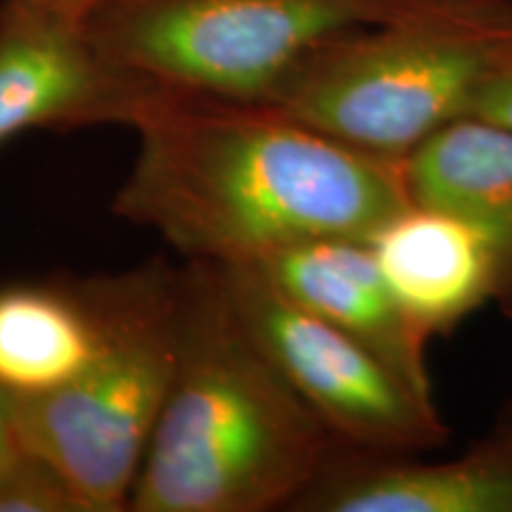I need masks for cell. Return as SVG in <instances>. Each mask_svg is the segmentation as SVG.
Instances as JSON below:
<instances>
[{
    "label": "cell",
    "instance_id": "cell-1",
    "mask_svg": "<svg viewBox=\"0 0 512 512\" xmlns=\"http://www.w3.org/2000/svg\"><path fill=\"white\" fill-rule=\"evenodd\" d=\"M112 211L195 264L252 266L309 240H368L411 204L403 159L356 150L259 100L162 88Z\"/></svg>",
    "mask_w": 512,
    "mask_h": 512
},
{
    "label": "cell",
    "instance_id": "cell-2",
    "mask_svg": "<svg viewBox=\"0 0 512 512\" xmlns=\"http://www.w3.org/2000/svg\"><path fill=\"white\" fill-rule=\"evenodd\" d=\"M344 451L249 335L219 266L188 261L174 380L128 510H292Z\"/></svg>",
    "mask_w": 512,
    "mask_h": 512
},
{
    "label": "cell",
    "instance_id": "cell-3",
    "mask_svg": "<svg viewBox=\"0 0 512 512\" xmlns=\"http://www.w3.org/2000/svg\"><path fill=\"white\" fill-rule=\"evenodd\" d=\"M510 46L512 0H434L323 43L264 102L356 150L406 159L470 117Z\"/></svg>",
    "mask_w": 512,
    "mask_h": 512
},
{
    "label": "cell",
    "instance_id": "cell-4",
    "mask_svg": "<svg viewBox=\"0 0 512 512\" xmlns=\"http://www.w3.org/2000/svg\"><path fill=\"white\" fill-rule=\"evenodd\" d=\"M74 283L95 323L93 354L55 392L12 396L15 430L88 510L124 512L174 380L178 271L150 261Z\"/></svg>",
    "mask_w": 512,
    "mask_h": 512
},
{
    "label": "cell",
    "instance_id": "cell-5",
    "mask_svg": "<svg viewBox=\"0 0 512 512\" xmlns=\"http://www.w3.org/2000/svg\"><path fill=\"white\" fill-rule=\"evenodd\" d=\"M434 0H105L102 53L159 88L264 102L332 38Z\"/></svg>",
    "mask_w": 512,
    "mask_h": 512
},
{
    "label": "cell",
    "instance_id": "cell-6",
    "mask_svg": "<svg viewBox=\"0 0 512 512\" xmlns=\"http://www.w3.org/2000/svg\"><path fill=\"white\" fill-rule=\"evenodd\" d=\"M249 335L278 373L347 448L415 456L448 437L437 399L413 389L347 332L304 309L249 266H219Z\"/></svg>",
    "mask_w": 512,
    "mask_h": 512
},
{
    "label": "cell",
    "instance_id": "cell-7",
    "mask_svg": "<svg viewBox=\"0 0 512 512\" xmlns=\"http://www.w3.org/2000/svg\"><path fill=\"white\" fill-rule=\"evenodd\" d=\"M159 91L102 53L86 19L0 5V145L29 128H133Z\"/></svg>",
    "mask_w": 512,
    "mask_h": 512
},
{
    "label": "cell",
    "instance_id": "cell-8",
    "mask_svg": "<svg viewBox=\"0 0 512 512\" xmlns=\"http://www.w3.org/2000/svg\"><path fill=\"white\" fill-rule=\"evenodd\" d=\"M299 512H512V425L446 460L347 451L292 505Z\"/></svg>",
    "mask_w": 512,
    "mask_h": 512
},
{
    "label": "cell",
    "instance_id": "cell-9",
    "mask_svg": "<svg viewBox=\"0 0 512 512\" xmlns=\"http://www.w3.org/2000/svg\"><path fill=\"white\" fill-rule=\"evenodd\" d=\"M287 297L347 332L434 399L427 339L406 316L377 266L368 240L325 238L280 249L252 264Z\"/></svg>",
    "mask_w": 512,
    "mask_h": 512
},
{
    "label": "cell",
    "instance_id": "cell-10",
    "mask_svg": "<svg viewBox=\"0 0 512 512\" xmlns=\"http://www.w3.org/2000/svg\"><path fill=\"white\" fill-rule=\"evenodd\" d=\"M368 245L396 302L427 339L448 335L496 299L494 259L456 216L411 202Z\"/></svg>",
    "mask_w": 512,
    "mask_h": 512
},
{
    "label": "cell",
    "instance_id": "cell-11",
    "mask_svg": "<svg viewBox=\"0 0 512 512\" xmlns=\"http://www.w3.org/2000/svg\"><path fill=\"white\" fill-rule=\"evenodd\" d=\"M411 202L467 223L496 266V299L512 318V128L475 117L439 128L403 159Z\"/></svg>",
    "mask_w": 512,
    "mask_h": 512
},
{
    "label": "cell",
    "instance_id": "cell-12",
    "mask_svg": "<svg viewBox=\"0 0 512 512\" xmlns=\"http://www.w3.org/2000/svg\"><path fill=\"white\" fill-rule=\"evenodd\" d=\"M95 347V323L76 283L0 290V389L41 396L72 382Z\"/></svg>",
    "mask_w": 512,
    "mask_h": 512
},
{
    "label": "cell",
    "instance_id": "cell-13",
    "mask_svg": "<svg viewBox=\"0 0 512 512\" xmlns=\"http://www.w3.org/2000/svg\"><path fill=\"white\" fill-rule=\"evenodd\" d=\"M0 512H91L53 463L19 448L0 467Z\"/></svg>",
    "mask_w": 512,
    "mask_h": 512
},
{
    "label": "cell",
    "instance_id": "cell-14",
    "mask_svg": "<svg viewBox=\"0 0 512 512\" xmlns=\"http://www.w3.org/2000/svg\"><path fill=\"white\" fill-rule=\"evenodd\" d=\"M472 114L512 128V46L484 81Z\"/></svg>",
    "mask_w": 512,
    "mask_h": 512
},
{
    "label": "cell",
    "instance_id": "cell-15",
    "mask_svg": "<svg viewBox=\"0 0 512 512\" xmlns=\"http://www.w3.org/2000/svg\"><path fill=\"white\" fill-rule=\"evenodd\" d=\"M22 448L15 430V415H12V396L0 389V467Z\"/></svg>",
    "mask_w": 512,
    "mask_h": 512
},
{
    "label": "cell",
    "instance_id": "cell-16",
    "mask_svg": "<svg viewBox=\"0 0 512 512\" xmlns=\"http://www.w3.org/2000/svg\"><path fill=\"white\" fill-rule=\"evenodd\" d=\"M31 3H38V5H46V8L60 10V12H64V15L86 19L95 8H98V5L105 3V0H31Z\"/></svg>",
    "mask_w": 512,
    "mask_h": 512
},
{
    "label": "cell",
    "instance_id": "cell-17",
    "mask_svg": "<svg viewBox=\"0 0 512 512\" xmlns=\"http://www.w3.org/2000/svg\"><path fill=\"white\" fill-rule=\"evenodd\" d=\"M501 422H505V425H512V396H510V401H508V406L503 408V413H501V418H498Z\"/></svg>",
    "mask_w": 512,
    "mask_h": 512
}]
</instances>
